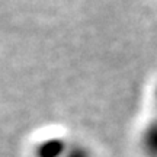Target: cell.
<instances>
[{
  "instance_id": "obj_1",
  "label": "cell",
  "mask_w": 157,
  "mask_h": 157,
  "mask_svg": "<svg viewBox=\"0 0 157 157\" xmlns=\"http://www.w3.org/2000/svg\"><path fill=\"white\" fill-rule=\"evenodd\" d=\"M70 147L66 138L50 137L39 141L34 148V157H63Z\"/></svg>"
},
{
  "instance_id": "obj_2",
  "label": "cell",
  "mask_w": 157,
  "mask_h": 157,
  "mask_svg": "<svg viewBox=\"0 0 157 157\" xmlns=\"http://www.w3.org/2000/svg\"><path fill=\"white\" fill-rule=\"evenodd\" d=\"M63 157H92L90 151L80 144H70L68 150Z\"/></svg>"
}]
</instances>
